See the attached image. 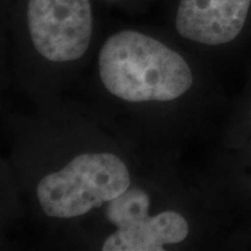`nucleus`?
Wrapping results in <instances>:
<instances>
[{
    "instance_id": "f257e3e1",
    "label": "nucleus",
    "mask_w": 251,
    "mask_h": 251,
    "mask_svg": "<svg viewBox=\"0 0 251 251\" xmlns=\"http://www.w3.org/2000/svg\"><path fill=\"white\" fill-rule=\"evenodd\" d=\"M100 83L112 97L128 103H164L190 92V63L163 37L125 27L102 41L97 57Z\"/></svg>"
},
{
    "instance_id": "7ed1b4c3",
    "label": "nucleus",
    "mask_w": 251,
    "mask_h": 251,
    "mask_svg": "<svg viewBox=\"0 0 251 251\" xmlns=\"http://www.w3.org/2000/svg\"><path fill=\"white\" fill-rule=\"evenodd\" d=\"M18 29L36 56L69 64L87 54L96 35L93 0H15Z\"/></svg>"
},
{
    "instance_id": "f03ea898",
    "label": "nucleus",
    "mask_w": 251,
    "mask_h": 251,
    "mask_svg": "<svg viewBox=\"0 0 251 251\" xmlns=\"http://www.w3.org/2000/svg\"><path fill=\"white\" fill-rule=\"evenodd\" d=\"M133 185L129 166L111 151L83 152L36 186L42 212L52 219H75L108 203Z\"/></svg>"
},
{
    "instance_id": "39448f33",
    "label": "nucleus",
    "mask_w": 251,
    "mask_h": 251,
    "mask_svg": "<svg viewBox=\"0 0 251 251\" xmlns=\"http://www.w3.org/2000/svg\"><path fill=\"white\" fill-rule=\"evenodd\" d=\"M190 235V224L179 212L162 211L143 221L117 228L102 241L103 251H162Z\"/></svg>"
},
{
    "instance_id": "423d86ee",
    "label": "nucleus",
    "mask_w": 251,
    "mask_h": 251,
    "mask_svg": "<svg viewBox=\"0 0 251 251\" xmlns=\"http://www.w3.org/2000/svg\"><path fill=\"white\" fill-rule=\"evenodd\" d=\"M151 200L143 188H128L124 194L108 202L106 216L115 229L127 227L149 218Z\"/></svg>"
},
{
    "instance_id": "0eeeda50",
    "label": "nucleus",
    "mask_w": 251,
    "mask_h": 251,
    "mask_svg": "<svg viewBox=\"0 0 251 251\" xmlns=\"http://www.w3.org/2000/svg\"><path fill=\"white\" fill-rule=\"evenodd\" d=\"M102 1L114 5H127L130 4L131 1H136V0H102Z\"/></svg>"
},
{
    "instance_id": "20e7f679",
    "label": "nucleus",
    "mask_w": 251,
    "mask_h": 251,
    "mask_svg": "<svg viewBox=\"0 0 251 251\" xmlns=\"http://www.w3.org/2000/svg\"><path fill=\"white\" fill-rule=\"evenodd\" d=\"M251 11V0H174L172 29L193 45L220 47L241 35Z\"/></svg>"
}]
</instances>
